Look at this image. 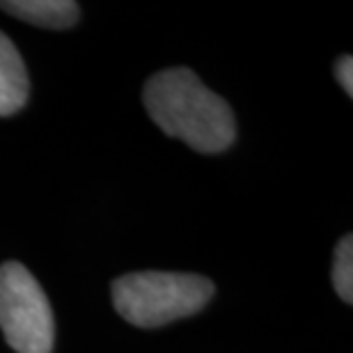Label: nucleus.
Instances as JSON below:
<instances>
[{
	"instance_id": "20e7f679",
	"label": "nucleus",
	"mask_w": 353,
	"mask_h": 353,
	"mask_svg": "<svg viewBox=\"0 0 353 353\" xmlns=\"http://www.w3.org/2000/svg\"><path fill=\"white\" fill-rule=\"evenodd\" d=\"M30 81L14 41L0 32V117L14 115L28 101Z\"/></svg>"
},
{
	"instance_id": "423d86ee",
	"label": "nucleus",
	"mask_w": 353,
	"mask_h": 353,
	"mask_svg": "<svg viewBox=\"0 0 353 353\" xmlns=\"http://www.w3.org/2000/svg\"><path fill=\"white\" fill-rule=\"evenodd\" d=\"M333 282H335V292L340 294V299L344 303H351L353 301V239L351 234L344 236L335 250Z\"/></svg>"
},
{
	"instance_id": "f257e3e1",
	"label": "nucleus",
	"mask_w": 353,
	"mask_h": 353,
	"mask_svg": "<svg viewBox=\"0 0 353 353\" xmlns=\"http://www.w3.org/2000/svg\"><path fill=\"white\" fill-rule=\"evenodd\" d=\"M143 99L159 129L197 152L216 154L234 143L232 108L223 97L204 88L190 69L176 67L152 76Z\"/></svg>"
},
{
	"instance_id": "39448f33",
	"label": "nucleus",
	"mask_w": 353,
	"mask_h": 353,
	"mask_svg": "<svg viewBox=\"0 0 353 353\" xmlns=\"http://www.w3.org/2000/svg\"><path fill=\"white\" fill-rule=\"evenodd\" d=\"M0 10L26 23L51 28V30L72 28L81 14V7L74 0H10V3H0Z\"/></svg>"
},
{
	"instance_id": "0eeeda50",
	"label": "nucleus",
	"mask_w": 353,
	"mask_h": 353,
	"mask_svg": "<svg viewBox=\"0 0 353 353\" xmlns=\"http://www.w3.org/2000/svg\"><path fill=\"white\" fill-rule=\"evenodd\" d=\"M335 74H337V81H340L342 90L347 92V94H353V60H351V55H344V58L337 62Z\"/></svg>"
},
{
	"instance_id": "f03ea898",
	"label": "nucleus",
	"mask_w": 353,
	"mask_h": 353,
	"mask_svg": "<svg viewBox=\"0 0 353 353\" xmlns=\"http://www.w3.org/2000/svg\"><path fill=\"white\" fill-rule=\"evenodd\" d=\"M214 296V282L195 273L143 271L112 282V303L124 321L159 328L190 316Z\"/></svg>"
},
{
	"instance_id": "7ed1b4c3",
	"label": "nucleus",
	"mask_w": 353,
	"mask_h": 353,
	"mask_svg": "<svg viewBox=\"0 0 353 353\" xmlns=\"http://www.w3.org/2000/svg\"><path fill=\"white\" fill-rule=\"evenodd\" d=\"M0 330L17 353H51L53 312L44 289L23 264L0 266Z\"/></svg>"
}]
</instances>
